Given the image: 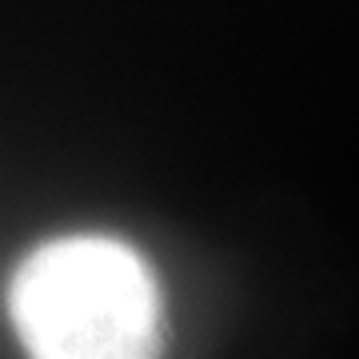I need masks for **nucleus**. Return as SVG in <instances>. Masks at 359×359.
Returning a JSON list of instances; mask_svg holds the SVG:
<instances>
[{
    "label": "nucleus",
    "mask_w": 359,
    "mask_h": 359,
    "mask_svg": "<svg viewBox=\"0 0 359 359\" xmlns=\"http://www.w3.org/2000/svg\"><path fill=\"white\" fill-rule=\"evenodd\" d=\"M28 359H160L164 323L148 264L112 236L32 248L8 287Z\"/></svg>",
    "instance_id": "nucleus-1"
}]
</instances>
